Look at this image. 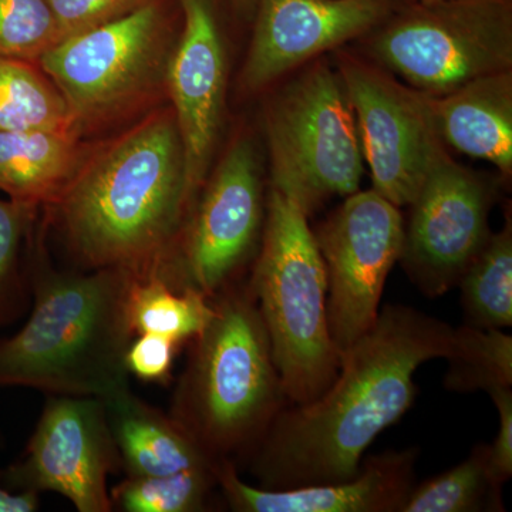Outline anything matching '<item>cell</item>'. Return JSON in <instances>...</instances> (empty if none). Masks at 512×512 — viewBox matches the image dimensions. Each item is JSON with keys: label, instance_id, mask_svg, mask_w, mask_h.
I'll list each match as a JSON object with an SVG mask.
<instances>
[{"label": "cell", "instance_id": "obj_1", "mask_svg": "<svg viewBox=\"0 0 512 512\" xmlns=\"http://www.w3.org/2000/svg\"><path fill=\"white\" fill-rule=\"evenodd\" d=\"M453 339L443 320L410 306H383L375 325L340 356L328 389L313 402L285 406L249 454L258 487L353 480L370 444L416 402L417 369L446 359Z\"/></svg>", "mask_w": 512, "mask_h": 512}, {"label": "cell", "instance_id": "obj_2", "mask_svg": "<svg viewBox=\"0 0 512 512\" xmlns=\"http://www.w3.org/2000/svg\"><path fill=\"white\" fill-rule=\"evenodd\" d=\"M67 247L83 268L137 278L177 261L194 212L173 110L158 111L80 161L55 204Z\"/></svg>", "mask_w": 512, "mask_h": 512}, {"label": "cell", "instance_id": "obj_3", "mask_svg": "<svg viewBox=\"0 0 512 512\" xmlns=\"http://www.w3.org/2000/svg\"><path fill=\"white\" fill-rule=\"evenodd\" d=\"M133 279L117 268L36 276L28 322L0 340V386L103 403L131 390L126 301Z\"/></svg>", "mask_w": 512, "mask_h": 512}, {"label": "cell", "instance_id": "obj_4", "mask_svg": "<svg viewBox=\"0 0 512 512\" xmlns=\"http://www.w3.org/2000/svg\"><path fill=\"white\" fill-rule=\"evenodd\" d=\"M191 340L170 416L214 463L247 461L288 406L271 342L247 282L222 289Z\"/></svg>", "mask_w": 512, "mask_h": 512}, {"label": "cell", "instance_id": "obj_5", "mask_svg": "<svg viewBox=\"0 0 512 512\" xmlns=\"http://www.w3.org/2000/svg\"><path fill=\"white\" fill-rule=\"evenodd\" d=\"M289 404H306L338 376L330 336L328 276L309 218L269 188L261 245L247 282Z\"/></svg>", "mask_w": 512, "mask_h": 512}, {"label": "cell", "instance_id": "obj_6", "mask_svg": "<svg viewBox=\"0 0 512 512\" xmlns=\"http://www.w3.org/2000/svg\"><path fill=\"white\" fill-rule=\"evenodd\" d=\"M271 188L312 217L335 197L360 191L362 144L335 64L319 57L285 84L265 110Z\"/></svg>", "mask_w": 512, "mask_h": 512}, {"label": "cell", "instance_id": "obj_7", "mask_svg": "<svg viewBox=\"0 0 512 512\" xmlns=\"http://www.w3.org/2000/svg\"><path fill=\"white\" fill-rule=\"evenodd\" d=\"M363 56L426 94L512 70V0H397L360 37Z\"/></svg>", "mask_w": 512, "mask_h": 512}, {"label": "cell", "instance_id": "obj_8", "mask_svg": "<svg viewBox=\"0 0 512 512\" xmlns=\"http://www.w3.org/2000/svg\"><path fill=\"white\" fill-rule=\"evenodd\" d=\"M170 28L163 2L100 28L67 37L40 57L72 111L77 128L114 119L165 80Z\"/></svg>", "mask_w": 512, "mask_h": 512}, {"label": "cell", "instance_id": "obj_9", "mask_svg": "<svg viewBox=\"0 0 512 512\" xmlns=\"http://www.w3.org/2000/svg\"><path fill=\"white\" fill-rule=\"evenodd\" d=\"M333 55L355 111L372 188L396 207H409L446 148L434 127L426 94L345 46Z\"/></svg>", "mask_w": 512, "mask_h": 512}, {"label": "cell", "instance_id": "obj_10", "mask_svg": "<svg viewBox=\"0 0 512 512\" xmlns=\"http://www.w3.org/2000/svg\"><path fill=\"white\" fill-rule=\"evenodd\" d=\"M315 237L328 276L330 336L342 356L379 318L384 285L402 255V211L373 188L357 191Z\"/></svg>", "mask_w": 512, "mask_h": 512}, {"label": "cell", "instance_id": "obj_11", "mask_svg": "<svg viewBox=\"0 0 512 512\" xmlns=\"http://www.w3.org/2000/svg\"><path fill=\"white\" fill-rule=\"evenodd\" d=\"M497 200L491 178L458 164L447 147L431 165L404 224L400 265L424 296L456 288L490 239V212Z\"/></svg>", "mask_w": 512, "mask_h": 512}, {"label": "cell", "instance_id": "obj_12", "mask_svg": "<svg viewBox=\"0 0 512 512\" xmlns=\"http://www.w3.org/2000/svg\"><path fill=\"white\" fill-rule=\"evenodd\" d=\"M265 212L258 153L251 138L242 136L202 187L171 272L174 289H197L214 298L239 282L258 254Z\"/></svg>", "mask_w": 512, "mask_h": 512}, {"label": "cell", "instance_id": "obj_13", "mask_svg": "<svg viewBox=\"0 0 512 512\" xmlns=\"http://www.w3.org/2000/svg\"><path fill=\"white\" fill-rule=\"evenodd\" d=\"M121 466L103 403L94 397L53 396L25 456L6 471L18 491H53L79 512H110L107 481Z\"/></svg>", "mask_w": 512, "mask_h": 512}, {"label": "cell", "instance_id": "obj_14", "mask_svg": "<svg viewBox=\"0 0 512 512\" xmlns=\"http://www.w3.org/2000/svg\"><path fill=\"white\" fill-rule=\"evenodd\" d=\"M397 0H258L241 73L245 92H261L326 52L359 40Z\"/></svg>", "mask_w": 512, "mask_h": 512}, {"label": "cell", "instance_id": "obj_15", "mask_svg": "<svg viewBox=\"0 0 512 512\" xmlns=\"http://www.w3.org/2000/svg\"><path fill=\"white\" fill-rule=\"evenodd\" d=\"M178 5L184 25L165 83L183 146L188 195L197 204L220 133L227 59L211 0H178Z\"/></svg>", "mask_w": 512, "mask_h": 512}, {"label": "cell", "instance_id": "obj_16", "mask_svg": "<svg viewBox=\"0 0 512 512\" xmlns=\"http://www.w3.org/2000/svg\"><path fill=\"white\" fill-rule=\"evenodd\" d=\"M419 448L363 458L360 473L345 483L268 490L244 483L232 461L217 468L218 487L238 512H402L416 485Z\"/></svg>", "mask_w": 512, "mask_h": 512}, {"label": "cell", "instance_id": "obj_17", "mask_svg": "<svg viewBox=\"0 0 512 512\" xmlns=\"http://www.w3.org/2000/svg\"><path fill=\"white\" fill-rule=\"evenodd\" d=\"M444 146L480 158L504 180L512 174V70L471 80L453 92L426 96Z\"/></svg>", "mask_w": 512, "mask_h": 512}, {"label": "cell", "instance_id": "obj_18", "mask_svg": "<svg viewBox=\"0 0 512 512\" xmlns=\"http://www.w3.org/2000/svg\"><path fill=\"white\" fill-rule=\"evenodd\" d=\"M103 406L128 477L165 476L220 464L214 463L170 414L138 399L133 390Z\"/></svg>", "mask_w": 512, "mask_h": 512}, {"label": "cell", "instance_id": "obj_19", "mask_svg": "<svg viewBox=\"0 0 512 512\" xmlns=\"http://www.w3.org/2000/svg\"><path fill=\"white\" fill-rule=\"evenodd\" d=\"M80 161L77 131H0V191L10 200L55 204Z\"/></svg>", "mask_w": 512, "mask_h": 512}, {"label": "cell", "instance_id": "obj_20", "mask_svg": "<svg viewBox=\"0 0 512 512\" xmlns=\"http://www.w3.org/2000/svg\"><path fill=\"white\" fill-rule=\"evenodd\" d=\"M214 315V301L197 289H174L158 274L134 276L127 293L126 316L134 338L164 336L183 345L197 338Z\"/></svg>", "mask_w": 512, "mask_h": 512}, {"label": "cell", "instance_id": "obj_21", "mask_svg": "<svg viewBox=\"0 0 512 512\" xmlns=\"http://www.w3.org/2000/svg\"><path fill=\"white\" fill-rule=\"evenodd\" d=\"M0 131H77L55 83L32 62L0 57Z\"/></svg>", "mask_w": 512, "mask_h": 512}, {"label": "cell", "instance_id": "obj_22", "mask_svg": "<svg viewBox=\"0 0 512 512\" xmlns=\"http://www.w3.org/2000/svg\"><path fill=\"white\" fill-rule=\"evenodd\" d=\"M461 308L464 325L481 329H507L512 326V221L491 234L463 278Z\"/></svg>", "mask_w": 512, "mask_h": 512}, {"label": "cell", "instance_id": "obj_23", "mask_svg": "<svg viewBox=\"0 0 512 512\" xmlns=\"http://www.w3.org/2000/svg\"><path fill=\"white\" fill-rule=\"evenodd\" d=\"M501 493L488 470L487 444H478L456 467L414 485L402 512L504 511Z\"/></svg>", "mask_w": 512, "mask_h": 512}, {"label": "cell", "instance_id": "obj_24", "mask_svg": "<svg viewBox=\"0 0 512 512\" xmlns=\"http://www.w3.org/2000/svg\"><path fill=\"white\" fill-rule=\"evenodd\" d=\"M446 360L444 386L451 392L490 394L512 387V338L504 329L454 328Z\"/></svg>", "mask_w": 512, "mask_h": 512}, {"label": "cell", "instance_id": "obj_25", "mask_svg": "<svg viewBox=\"0 0 512 512\" xmlns=\"http://www.w3.org/2000/svg\"><path fill=\"white\" fill-rule=\"evenodd\" d=\"M217 467L165 476L128 477L111 490L113 507L126 512H200L218 487Z\"/></svg>", "mask_w": 512, "mask_h": 512}, {"label": "cell", "instance_id": "obj_26", "mask_svg": "<svg viewBox=\"0 0 512 512\" xmlns=\"http://www.w3.org/2000/svg\"><path fill=\"white\" fill-rule=\"evenodd\" d=\"M62 40L46 0H0V57L33 62Z\"/></svg>", "mask_w": 512, "mask_h": 512}, {"label": "cell", "instance_id": "obj_27", "mask_svg": "<svg viewBox=\"0 0 512 512\" xmlns=\"http://www.w3.org/2000/svg\"><path fill=\"white\" fill-rule=\"evenodd\" d=\"M36 207L13 200H0V320L8 315L18 288V256L26 225Z\"/></svg>", "mask_w": 512, "mask_h": 512}, {"label": "cell", "instance_id": "obj_28", "mask_svg": "<svg viewBox=\"0 0 512 512\" xmlns=\"http://www.w3.org/2000/svg\"><path fill=\"white\" fill-rule=\"evenodd\" d=\"M63 40L124 18L154 0H46Z\"/></svg>", "mask_w": 512, "mask_h": 512}, {"label": "cell", "instance_id": "obj_29", "mask_svg": "<svg viewBox=\"0 0 512 512\" xmlns=\"http://www.w3.org/2000/svg\"><path fill=\"white\" fill-rule=\"evenodd\" d=\"M180 343L164 336L143 333L131 340L126 352L130 375L147 383H167Z\"/></svg>", "mask_w": 512, "mask_h": 512}, {"label": "cell", "instance_id": "obj_30", "mask_svg": "<svg viewBox=\"0 0 512 512\" xmlns=\"http://www.w3.org/2000/svg\"><path fill=\"white\" fill-rule=\"evenodd\" d=\"M500 427L493 443L487 444L488 470L497 487L503 488L512 476V387L490 393Z\"/></svg>", "mask_w": 512, "mask_h": 512}, {"label": "cell", "instance_id": "obj_31", "mask_svg": "<svg viewBox=\"0 0 512 512\" xmlns=\"http://www.w3.org/2000/svg\"><path fill=\"white\" fill-rule=\"evenodd\" d=\"M39 504V494L33 491L10 493L0 485V512H33Z\"/></svg>", "mask_w": 512, "mask_h": 512}, {"label": "cell", "instance_id": "obj_32", "mask_svg": "<svg viewBox=\"0 0 512 512\" xmlns=\"http://www.w3.org/2000/svg\"><path fill=\"white\" fill-rule=\"evenodd\" d=\"M229 3H231L232 9L235 10L239 18L245 20L254 19L258 0H229Z\"/></svg>", "mask_w": 512, "mask_h": 512}, {"label": "cell", "instance_id": "obj_33", "mask_svg": "<svg viewBox=\"0 0 512 512\" xmlns=\"http://www.w3.org/2000/svg\"><path fill=\"white\" fill-rule=\"evenodd\" d=\"M417 2H433V0H417Z\"/></svg>", "mask_w": 512, "mask_h": 512}]
</instances>
